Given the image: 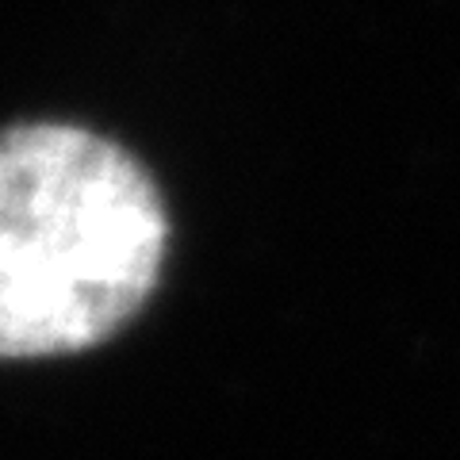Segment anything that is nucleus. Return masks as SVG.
I'll list each match as a JSON object with an SVG mask.
<instances>
[{
    "mask_svg": "<svg viewBox=\"0 0 460 460\" xmlns=\"http://www.w3.org/2000/svg\"><path fill=\"white\" fill-rule=\"evenodd\" d=\"M169 211L150 169L77 123L0 131V357L108 341L154 296Z\"/></svg>",
    "mask_w": 460,
    "mask_h": 460,
    "instance_id": "obj_1",
    "label": "nucleus"
}]
</instances>
